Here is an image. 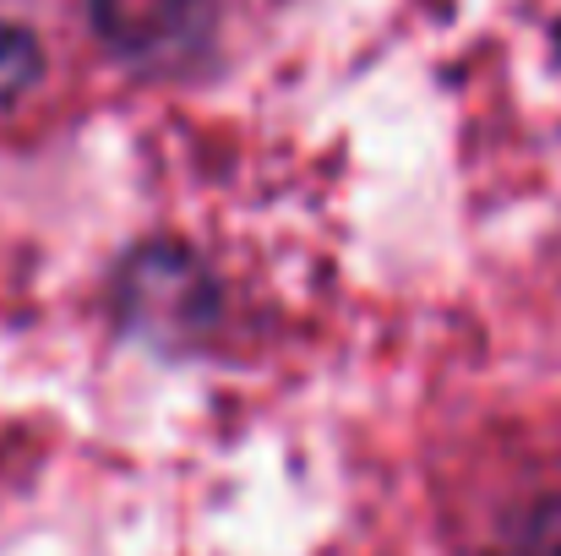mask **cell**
<instances>
[{"label": "cell", "mask_w": 561, "mask_h": 556, "mask_svg": "<svg viewBox=\"0 0 561 556\" xmlns=\"http://www.w3.org/2000/svg\"><path fill=\"white\" fill-rule=\"evenodd\" d=\"M104 44L137 66H181L213 27V0H93Z\"/></svg>", "instance_id": "cell-1"}, {"label": "cell", "mask_w": 561, "mask_h": 556, "mask_svg": "<svg viewBox=\"0 0 561 556\" xmlns=\"http://www.w3.org/2000/svg\"><path fill=\"white\" fill-rule=\"evenodd\" d=\"M491 556H561V497L535 502L496 546Z\"/></svg>", "instance_id": "cell-2"}, {"label": "cell", "mask_w": 561, "mask_h": 556, "mask_svg": "<svg viewBox=\"0 0 561 556\" xmlns=\"http://www.w3.org/2000/svg\"><path fill=\"white\" fill-rule=\"evenodd\" d=\"M33 77H38V44L22 27L0 22V104H11Z\"/></svg>", "instance_id": "cell-3"}]
</instances>
